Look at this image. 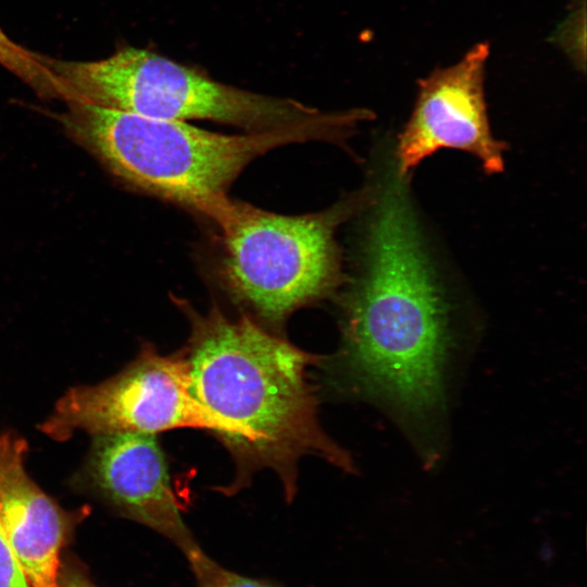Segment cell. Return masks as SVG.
<instances>
[{
    "instance_id": "obj_1",
    "label": "cell",
    "mask_w": 587,
    "mask_h": 587,
    "mask_svg": "<svg viewBox=\"0 0 587 587\" xmlns=\"http://www.w3.org/2000/svg\"><path fill=\"white\" fill-rule=\"evenodd\" d=\"M405 185L388 173L375 193L337 367L353 394L422 420L442 401L449 313Z\"/></svg>"
},
{
    "instance_id": "obj_2",
    "label": "cell",
    "mask_w": 587,
    "mask_h": 587,
    "mask_svg": "<svg viewBox=\"0 0 587 587\" xmlns=\"http://www.w3.org/2000/svg\"><path fill=\"white\" fill-rule=\"evenodd\" d=\"M191 325L182 351L190 391L237 464L239 488L254 471L271 469L285 494L296 490L297 464L316 455L352 471L348 453L322 429L309 367L320 360L274 336L250 317L216 307L201 314L187 304Z\"/></svg>"
},
{
    "instance_id": "obj_3",
    "label": "cell",
    "mask_w": 587,
    "mask_h": 587,
    "mask_svg": "<svg viewBox=\"0 0 587 587\" xmlns=\"http://www.w3.org/2000/svg\"><path fill=\"white\" fill-rule=\"evenodd\" d=\"M70 123L127 183L191 209L212 222L230 202V184L255 158L290 142L342 139L347 112L239 135L214 133L186 121L148 117L86 102H71Z\"/></svg>"
},
{
    "instance_id": "obj_4",
    "label": "cell",
    "mask_w": 587,
    "mask_h": 587,
    "mask_svg": "<svg viewBox=\"0 0 587 587\" xmlns=\"http://www.w3.org/2000/svg\"><path fill=\"white\" fill-rule=\"evenodd\" d=\"M66 100L163 120H209L260 132L297 123L317 110L215 82L146 49L124 48L97 61L46 57Z\"/></svg>"
},
{
    "instance_id": "obj_5",
    "label": "cell",
    "mask_w": 587,
    "mask_h": 587,
    "mask_svg": "<svg viewBox=\"0 0 587 587\" xmlns=\"http://www.w3.org/2000/svg\"><path fill=\"white\" fill-rule=\"evenodd\" d=\"M351 204L285 215L230 200L214 223L232 294L271 322L328 294L339 278L335 230Z\"/></svg>"
},
{
    "instance_id": "obj_6",
    "label": "cell",
    "mask_w": 587,
    "mask_h": 587,
    "mask_svg": "<svg viewBox=\"0 0 587 587\" xmlns=\"http://www.w3.org/2000/svg\"><path fill=\"white\" fill-rule=\"evenodd\" d=\"M180 427L215 433L213 421L191 395L183 353L162 355L145 346L116 375L65 391L39 429L65 441L77 430L91 436L155 435Z\"/></svg>"
},
{
    "instance_id": "obj_7",
    "label": "cell",
    "mask_w": 587,
    "mask_h": 587,
    "mask_svg": "<svg viewBox=\"0 0 587 587\" xmlns=\"http://www.w3.org/2000/svg\"><path fill=\"white\" fill-rule=\"evenodd\" d=\"M488 45L478 43L453 65L422 79L412 114L398 137L396 172L408 178L427 157L457 149L476 157L486 174L503 171L507 145L490 130L484 73Z\"/></svg>"
},
{
    "instance_id": "obj_8",
    "label": "cell",
    "mask_w": 587,
    "mask_h": 587,
    "mask_svg": "<svg viewBox=\"0 0 587 587\" xmlns=\"http://www.w3.org/2000/svg\"><path fill=\"white\" fill-rule=\"evenodd\" d=\"M76 480L117 513L170 539L185 557L200 548L182 517L155 435L92 436Z\"/></svg>"
},
{
    "instance_id": "obj_9",
    "label": "cell",
    "mask_w": 587,
    "mask_h": 587,
    "mask_svg": "<svg viewBox=\"0 0 587 587\" xmlns=\"http://www.w3.org/2000/svg\"><path fill=\"white\" fill-rule=\"evenodd\" d=\"M26 452L23 437L0 428V527L30 587H58L74 516L30 478Z\"/></svg>"
},
{
    "instance_id": "obj_10",
    "label": "cell",
    "mask_w": 587,
    "mask_h": 587,
    "mask_svg": "<svg viewBox=\"0 0 587 587\" xmlns=\"http://www.w3.org/2000/svg\"><path fill=\"white\" fill-rule=\"evenodd\" d=\"M0 65L37 92L43 90L51 79L50 71L43 62V55L16 43L1 28Z\"/></svg>"
},
{
    "instance_id": "obj_11",
    "label": "cell",
    "mask_w": 587,
    "mask_h": 587,
    "mask_svg": "<svg viewBox=\"0 0 587 587\" xmlns=\"http://www.w3.org/2000/svg\"><path fill=\"white\" fill-rule=\"evenodd\" d=\"M196 577L197 587H277L276 585L247 577L220 565L201 548L186 555Z\"/></svg>"
},
{
    "instance_id": "obj_12",
    "label": "cell",
    "mask_w": 587,
    "mask_h": 587,
    "mask_svg": "<svg viewBox=\"0 0 587 587\" xmlns=\"http://www.w3.org/2000/svg\"><path fill=\"white\" fill-rule=\"evenodd\" d=\"M0 587H30L0 527Z\"/></svg>"
},
{
    "instance_id": "obj_13",
    "label": "cell",
    "mask_w": 587,
    "mask_h": 587,
    "mask_svg": "<svg viewBox=\"0 0 587 587\" xmlns=\"http://www.w3.org/2000/svg\"><path fill=\"white\" fill-rule=\"evenodd\" d=\"M58 587H97L82 569L74 565H61Z\"/></svg>"
}]
</instances>
